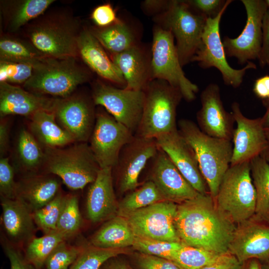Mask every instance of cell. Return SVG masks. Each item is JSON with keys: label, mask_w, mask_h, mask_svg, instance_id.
<instances>
[{"label": "cell", "mask_w": 269, "mask_h": 269, "mask_svg": "<svg viewBox=\"0 0 269 269\" xmlns=\"http://www.w3.org/2000/svg\"><path fill=\"white\" fill-rule=\"evenodd\" d=\"M174 225L184 245L219 255L229 253L237 226L218 208L209 193L178 204Z\"/></svg>", "instance_id": "cell-1"}, {"label": "cell", "mask_w": 269, "mask_h": 269, "mask_svg": "<svg viewBox=\"0 0 269 269\" xmlns=\"http://www.w3.org/2000/svg\"><path fill=\"white\" fill-rule=\"evenodd\" d=\"M178 127L179 132L196 153L201 172L215 200L223 177L230 166L232 141L209 136L189 120H180Z\"/></svg>", "instance_id": "cell-2"}, {"label": "cell", "mask_w": 269, "mask_h": 269, "mask_svg": "<svg viewBox=\"0 0 269 269\" xmlns=\"http://www.w3.org/2000/svg\"><path fill=\"white\" fill-rule=\"evenodd\" d=\"M143 91L142 115L134 134L155 138L177 130L176 109L183 98L180 91L167 82L158 79L150 81Z\"/></svg>", "instance_id": "cell-3"}, {"label": "cell", "mask_w": 269, "mask_h": 269, "mask_svg": "<svg viewBox=\"0 0 269 269\" xmlns=\"http://www.w3.org/2000/svg\"><path fill=\"white\" fill-rule=\"evenodd\" d=\"M256 199L250 161L230 165L215 199L218 208L237 226L254 216Z\"/></svg>", "instance_id": "cell-4"}, {"label": "cell", "mask_w": 269, "mask_h": 269, "mask_svg": "<svg viewBox=\"0 0 269 269\" xmlns=\"http://www.w3.org/2000/svg\"><path fill=\"white\" fill-rule=\"evenodd\" d=\"M44 154L48 171L58 176L73 190L82 189L92 183L101 169L85 142L65 148L46 147Z\"/></svg>", "instance_id": "cell-5"}, {"label": "cell", "mask_w": 269, "mask_h": 269, "mask_svg": "<svg viewBox=\"0 0 269 269\" xmlns=\"http://www.w3.org/2000/svg\"><path fill=\"white\" fill-rule=\"evenodd\" d=\"M159 26L170 31L183 67L199 49L207 18L194 11L185 0H170L167 9L156 18Z\"/></svg>", "instance_id": "cell-6"}, {"label": "cell", "mask_w": 269, "mask_h": 269, "mask_svg": "<svg viewBox=\"0 0 269 269\" xmlns=\"http://www.w3.org/2000/svg\"><path fill=\"white\" fill-rule=\"evenodd\" d=\"M174 39L170 31L159 25L154 27L150 58V81L158 79L167 82L180 91L183 98L190 102L195 99L199 89L185 76Z\"/></svg>", "instance_id": "cell-7"}, {"label": "cell", "mask_w": 269, "mask_h": 269, "mask_svg": "<svg viewBox=\"0 0 269 269\" xmlns=\"http://www.w3.org/2000/svg\"><path fill=\"white\" fill-rule=\"evenodd\" d=\"M74 58L46 57L34 68L24 87L38 93L68 97L89 78L87 73L76 64Z\"/></svg>", "instance_id": "cell-8"}, {"label": "cell", "mask_w": 269, "mask_h": 269, "mask_svg": "<svg viewBox=\"0 0 269 269\" xmlns=\"http://www.w3.org/2000/svg\"><path fill=\"white\" fill-rule=\"evenodd\" d=\"M233 1L227 0L217 16L206 20L202 37L201 45L191 62H197L204 69L215 67L221 73L224 83L234 88L239 87L243 82L246 71L256 69V65L249 61L242 69L233 68L228 63L220 33L221 17L229 5Z\"/></svg>", "instance_id": "cell-9"}, {"label": "cell", "mask_w": 269, "mask_h": 269, "mask_svg": "<svg viewBox=\"0 0 269 269\" xmlns=\"http://www.w3.org/2000/svg\"><path fill=\"white\" fill-rule=\"evenodd\" d=\"M177 205L176 203L165 200L133 212L125 217L136 237L180 242L174 225Z\"/></svg>", "instance_id": "cell-10"}, {"label": "cell", "mask_w": 269, "mask_h": 269, "mask_svg": "<svg viewBox=\"0 0 269 269\" xmlns=\"http://www.w3.org/2000/svg\"><path fill=\"white\" fill-rule=\"evenodd\" d=\"M247 20L241 34L235 38L225 36L222 41L226 56L235 57L244 64L259 59L263 42V22L268 9L265 0H242Z\"/></svg>", "instance_id": "cell-11"}, {"label": "cell", "mask_w": 269, "mask_h": 269, "mask_svg": "<svg viewBox=\"0 0 269 269\" xmlns=\"http://www.w3.org/2000/svg\"><path fill=\"white\" fill-rule=\"evenodd\" d=\"M93 99L95 105L105 108L118 122L135 133L143 113V90L119 89L98 83L94 87Z\"/></svg>", "instance_id": "cell-12"}, {"label": "cell", "mask_w": 269, "mask_h": 269, "mask_svg": "<svg viewBox=\"0 0 269 269\" xmlns=\"http://www.w3.org/2000/svg\"><path fill=\"white\" fill-rule=\"evenodd\" d=\"M134 135L110 114L104 112L97 114L90 146L101 169L112 168L121 149Z\"/></svg>", "instance_id": "cell-13"}, {"label": "cell", "mask_w": 269, "mask_h": 269, "mask_svg": "<svg viewBox=\"0 0 269 269\" xmlns=\"http://www.w3.org/2000/svg\"><path fill=\"white\" fill-rule=\"evenodd\" d=\"M158 150L155 138L136 134L124 146L112 168L118 172V188L121 194L132 191L137 187L141 172Z\"/></svg>", "instance_id": "cell-14"}, {"label": "cell", "mask_w": 269, "mask_h": 269, "mask_svg": "<svg viewBox=\"0 0 269 269\" xmlns=\"http://www.w3.org/2000/svg\"><path fill=\"white\" fill-rule=\"evenodd\" d=\"M232 113L237 128L233 138V153L230 165L250 161L259 156L269 144L261 118L249 119L242 113L238 103L231 105Z\"/></svg>", "instance_id": "cell-15"}, {"label": "cell", "mask_w": 269, "mask_h": 269, "mask_svg": "<svg viewBox=\"0 0 269 269\" xmlns=\"http://www.w3.org/2000/svg\"><path fill=\"white\" fill-rule=\"evenodd\" d=\"M155 139L158 148L165 152L186 180L199 193H209L196 153L178 129Z\"/></svg>", "instance_id": "cell-16"}, {"label": "cell", "mask_w": 269, "mask_h": 269, "mask_svg": "<svg viewBox=\"0 0 269 269\" xmlns=\"http://www.w3.org/2000/svg\"><path fill=\"white\" fill-rule=\"evenodd\" d=\"M33 46L45 56L63 59L75 57L78 54V35L64 23L48 21L34 26L29 32Z\"/></svg>", "instance_id": "cell-17"}, {"label": "cell", "mask_w": 269, "mask_h": 269, "mask_svg": "<svg viewBox=\"0 0 269 269\" xmlns=\"http://www.w3.org/2000/svg\"><path fill=\"white\" fill-rule=\"evenodd\" d=\"M200 98L201 107L197 113V121L201 131L212 137L232 140L235 120L232 112L224 108L219 86L209 84Z\"/></svg>", "instance_id": "cell-18"}, {"label": "cell", "mask_w": 269, "mask_h": 269, "mask_svg": "<svg viewBox=\"0 0 269 269\" xmlns=\"http://www.w3.org/2000/svg\"><path fill=\"white\" fill-rule=\"evenodd\" d=\"M150 179L165 200L177 204L192 199L199 193L186 180L168 156L158 150L151 159Z\"/></svg>", "instance_id": "cell-19"}, {"label": "cell", "mask_w": 269, "mask_h": 269, "mask_svg": "<svg viewBox=\"0 0 269 269\" xmlns=\"http://www.w3.org/2000/svg\"><path fill=\"white\" fill-rule=\"evenodd\" d=\"M229 252L241 263L252 259H269V225L254 219L236 226Z\"/></svg>", "instance_id": "cell-20"}, {"label": "cell", "mask_w": 269, "mask_h": 269, "mask_svg": "<svg viewBox=\"0 0 269 269\" xmlns=\"http://www.w3.org/2000/svg\"><path fill=\"white\" fill-rule=\"evenodd\" d=\"M53 112L74 140L84 142L90 137L95 121L92 108L86 101L77 98L56 100Z\"/></svg>", "instance_id": "cell-21"}, {"label": "cell", "mask_w": 269, "mask_h": 269, "mask_svg": "<svg viewBox=\"0 0 269 269\" xmlns=\"http://www.w3.org/2000/svg\"><path fill=\"white\" fill-rule=\"evenodd\" d=\"M112 168L100 169L89 189L86 202L88 218L94 223L107 221L118 214Z\"/></svg>", "instance_id": "cell-22"}, {"label": "cell", "mask_w": 269, "mask_h": 269, "mask_svg": "<svg viewBox=\"0 0 269 269\" xmlns=\"http://www.w3.org/2000/svg\"><path fill=\"white\" fill-rule=\"evenodd\" d=\"M56 100H50L25 91L6 82H0V113L32 116L37 111L53 112Z\"/></svg>", "instance_id": "cell-23"}, {"label": "cell", "mask_w": 269, "mask_h": 269, "mask_svg": "<svg viewBox=\"0 0 269 269\" xmlns=\"http://www.w3.org/2000/svg\"><path fill=\"white\" fill-rule=\"evenodd\" d=\"M77 47L83 61L95 73L107 80L125 87L126 82L121 72L91 31L84 30L79 34Z\"/></svg>", "instance_id": "cell-24"}, {"label": "cell", "mask_w": 269, "mask_h": 269, "mask_svg": "<svg viewBox=\"0 0 269 269\" xmlns=\"http://www.w3.org/2000/svg\"><path fill=\"white\" fill-rule=\"evenodd\" d=\"M111 58L125 79V89H145L150 81V59L141 46L137 44L123 52L112 55Z\"/></svg>", "instance_id": "cell-25"}, {"label": "cell", "mask_w": 269, "mask_h": 269, "mask_svg": "<svg viewBox=\"0 0 269 269\" xmlns=\"http://www.w3.org/2000/svg\"><path fill=\"white\" fill-rule=\"evenodd\" d=\"M1 205L3 227L12 241L29 242L34 238L35 228L32 212L22 200L1 197Z\"/></svg>", "instance_id": "cell-26"}, {"label": "cell", "mask_w": 269, "mask_h": 269, "mask_svg": "<svg viewBox=\"0 0 269 269\" xmlns=\"http://www.w3.org/2000/svg\"><path fill=\"white\" fill-rule=\"evenodd\" d=\"M59 187V181L53 177L33 176L17 184V198L33 212L53 199L58 193Z\"/></svg>", "instance_id": "cell-27"}, {"label": "cell", "mask_w": 269, "mask_h": 269, "mask_svg": "<svg viewBox=\"0 0 269 269\" xmlns=\"http://www.w3.org/2000/svg\"><path fill=\"white\" fill-rule=\"evenodd\" d=\"M135 237L127 219L116 215L107 220L95 233L91 243L102 249H125L133 246Z\"/></svg>", "instance_id": "cell-28"}, {"label": "cell", "mask_w": 269, "mask_h": 269, "mask_svg": "<svg viewBox=\"0 0 269 269\" xmlns=\"http://www.w3.org/2000/svg\"><path fill=\"white\" fill-rule=\"evenodd\" d=\"M53 112L41 110L31 116L30 128L33 135L46 147H58L74 141L72 136L59 127Z\"/></svg>", "instance_id": "cell-29"}, {"label": "cell", "mask_w": 269, "mask_h": 269, "mask_svg": "<svg viewBox=\"0 0 269 269\" xmlns=\"http://www.w3.org/2000/svg\"><path fill=\"white\" fill-rule=\"evenodd\" d=\"M256 194L255 214L251 218L269 225V164L263 155L250 161Z\"/></svg>", "instance_id": "cell-30"}, {"label": "cell", "mask_w": 269, "mask_h": 269, "mask_svg": "<svg viewBox=\"0 0 269 269\" xmlns=\"http://www.w3.org/2000/svg\"><path fill=\"white\" fill-rule=\"evenodd\" d=\"M91 32L112 55L123 52L137 44L133 31L121 20L107 27L95 28Z\"/></svg>", "instance_id": "cell-31"}, {"label": "cell", "mask_w": 269, "mask_h": 269, "mask_svg": "<svg viewBox=\"0 0 269 269\" xmlns=\"http://www.w3.org/2000/svg\"><path fill=\"white\" fill-rule=\"evenodd\" d=\"M163 200L165 199L155 184L148 180L119 203L117 215L126 217L133 212Z\"/></svg>", "instance_id": "cell-32"}, {"label": "cell", "mask_w": 269, "mask_h": 269, "mask_svg": "<svg viewBox=\"0 0 269 269\" xmlns=\"http://www.w3.org/2000/svg\"><path fill=\"white\" fill-rule=\"evenodd\" d=\"M0 61L26 63L34 68L47 57L34 46L15 39L4 37L0 41Z\"/></svg>", "instance_id": "cell-33"}, {"label": "cell", "mask_w": 269, "mask_h": 269, "mask_svg": "<svg viewBox=\"0 0 269 269\" xmlns=\"http://www.w3.org/2000/svg\"><path fill=\"white\" fill-rule=\"evenodd\" d=\"M65 236L55 230L38 238H33L25 251L26 261L36 269H40L55 248L66 240Z\"/></svg>", "instance_id": "cell-34"}, {"label": "cell", "mask_w": 269, "mask_h": 269, "mask_svg": "<svg viewBox=\"0 0 269 269\" xmlns=\"http://www.w3.org/2000/svg\"><path fill=\"white\" fill-rule=\"evenodd\" d=\"M222 255L183 245L173 256L172 261L183 269H201L215 263Z\"/></svg>", "instance_id": "cell-35"}, {"label": "cell", "mask_w": 269, "mask_h": 269, "mask_svg": "<svg viewBox=\"0 0 269 269\" xmlns=\"http://www.w3.org/2000/svg\"><path fill=\"white\" fill-rule=\"evenodd\" d=\"M82 223L77 197L73 195L64 196L56 230L68 239L78 232Z\"/></svg>", "instance_id": "cell-36"}, {"label": "cell", "mask_w": 269, "mask_h": 269, "mask_svg": "<svg viewBox=\"0 0 269 269\" xmlns=\"http://www.w3.org/2000/svg\"><path fill=\"white\" fill-rule=\"evenodd\" d=\"M17 148L19 159L26 169H34L44 162V152L34 136L25 130L19 134Z\"/></svg>", "instance_id": "cell-37"}, {"label": "cell", "mask_w": 269, "mask_h": 269, "mask_svg": "<svg viewBox=\"0 0 269 269\" xmlns=\"http://www.w3.org/2000/svg\"><path fill=\"white\" fill-rule=\"evenodd\" d=\"M126 253L125 249H102L93 246L84 248L70 269H100L110 259Z\"/></svg>", "instance_id": "cell-38"}, {"label": "cell", "mask_w": 269, "mask_h": 269, "mask_svg": "<svg viewBox=\"0 0 269 269\" xmlns=\"http://www.w3.org/2000/svg\"><path fill=\"white\" fill-rule=\"evenodd\" d=\"M53 0H25L19 1L12 11L10 27L15 30L43 13Z\"/></svg>", "instance_id": "cell-39"}, {"label": "cell", "mask_w": 269, "mask_h": 269, "mask_svg": "<svg viewBox=\"0 0 269 269\" xmlns=\"http://www.w3.org/2000/svg\"><path fill=\"white\" fill-rule=\"evenodd\" d=\"M64 199V196L58 193L46 205L32 212L35 224L45 234L56 230Z\"/></svg>", "instance_id": "cell-40"}, {"label": "cell", "mask_w": 269, "mask_h": 269, "mask_svg": "<svg viewBox=\"0 0 269 269\" xmlns=\"http://www.w3.org/2000/svg\"><path fill=\"white\" fill-rule=\"evenodd\" d=\"M183 246L173 242L135 237L132 246L139 253L165 258L172 261L176 252Z\"/></svg>", "instance_id": "cell-41"}, {"label": "cell", "mask_w": 269, "mask_h": 269, "mask_svg": "<svg viewBox=\"0 0 269 269\" xmlns=\"http://www.w3.org/2000/svg\"><path fill=\"white\" fill-rule=\"evenodd\" d=\"M84 247L71 246L65 241L60 243L47 258L46 269H68L76 261Z\"/></svg>", "instance_id": "cell-42"}, {"label": "cell", "mask_w": 269, "mask_h": 269, "mask_svg": "<svg viewBox=\"0 0 269 269\" xmlns=\"http://www.w3.org/2000/svg\"><path fill=\"white\" fill-rule=\"evenodd\" d=\"M33 69L28 64L0 61V82L24 84L31 77Z\"/></svg>", "instance_id": "cell-43"}, {"label": "cell", "mask_w": 269, "mask_h": 269, "mask_svg": "<svg viewBox=\"0 0 269 269\" xmlns=\"http://www.w3.org/2000/svg\"><path fill=\"white\" fill-rule=\"evenodd\" d=\"M12 167L8 158L1 157L0 160V192L1 197L8 199L17 198V184L14 181Z\"/></svg>", "instance_id": "cell-44"}, {"label": "cell", "mask_w": 269, "mask_h": 269, "mask_svg": "<svg viewBox=\"0 0 269 269\" xmlns=\"http://www.w3.org/2000/svg\"><path fill=\"white\" fill-rule=\"evenodd\" d=\"M134 262L138 269H183L171 260L140 253L135 254Z\"/></svg>", "instance_id": "cell-45"}, {"label": "cell", "mask_w": 269, "mask_h": 269, "mask_svg": "<svg viewBox=\"0 0 269 269\" xmlns=\"http://www.w3.org/2000/svg\"><path fill=\"white\" fill-rule=\"evenodd\" d=\"M185 1L194 11L208 18L217 16L223 8L226 0H190Z\"/></svg>", "instance_id": "cell-46"}, {"label": "cell", "mask_w": 269, "mask_h": 269, "mask_svg": "<svg viewBox=\"0 0 269 269\" xmlns=\"http://www.w3.org/2000/svg\"><path fill=\"white\" fill-rule=\"evenodd\" d=\"M91 17L100 27H105L119 22L121 20L117 16L113 7L110 3L97 6L93 10Z\"/></svg>", "instance_id": "cell-47"}, {"label": "cell", "mask_w": 269, "mask_h": 269, "mask_svg": "<svg viewBox=\"0 0 269 269\" xmlns=\"http://www.w3.org/2000/svg\"><path fill=\"white\" fill-rule=\"evenodd\" d=\"M3 248L10 262V269H33L32 268L33 266L26 261L25 258H23L18 249L12 245L4 243Z\"/></svg>", "instance_id": "cell-48"}, {"label": "cell", "mask_w": 269, "mask_h": 269, "mask_svg": "<svg viewBox=\"0 0 269 269\" xmlns=\"http://www.w3.org/2000/svg\"><path fill=\"white\" fill-rule=\"evenodd\" d=\"M258 60L262 66L269 65V8L266 12L263 19V42Z\"/></svg>", "instance_id": "cell-49"}, {"label": "cell", "mask_w": 269, "mask_h": 269, "mask_svg": "<svg viewBox=\"0 0 269 269\" xmlns=\"http://www.w3.org/2000/svg\"><path fill=\"white\" fill-rule=\"evenodd\" d=\"M242 265L243 263L229 253L222 255L215 263L201 269H241Z\"/></svg>", "instance_id": "cell-50"}, {"label": "cell", "mask_w": 269, "mask_h": 269, "mask_svg": "<svg viewBox=\"0 0 269 269\" xmlns=\"http://www.w3.org/2000/svg\"><path fill=\"white\" fill-rule=\"evenodd\" d=\"M253 91L255 95L265 101L269 100V75H266L257 79Z\"/></svg>", "instance_id": "cell-51"}, {"label": "cell", "mask_w": 269, "mask_h": 269, "mask_svg": "<svg viewBox=\"0 0 269 269\" xmlns=\"http://www.w3.org/2000/svg\"><path fill=\"white\" fill-rule=\"evenodd\" d=\"M169 1L146 0L143 3L145 9L151 12H157L160 10L164 11L167 8Z\"/></svg>", "instance_id": "cell-52"}, {"label": "cell", "mask_w": 269, "mask_h": 269, "mask_svg": "<svg viewBox=\"0 0 269 269\" xmlns=\"http://www.w3.org/2000/svg\"><path fill=\"white\" fill-rule=\"evenodd\" d=\"M7 126L5 123H1L0 125V153L2 157L6 152L8 143Z\"/></svg>", "instance_id": "cell-53"}, {"label": "cell", "mask_w": 269, "mask_h": 269, "mask_svg": "<svg viewBox=\"0 0 269 269\" xmlns=\"http://www.w3.org/2000/svg\"><path fill=\"white\" fill-rule=\"evenodd\" d=\"M116 257L108 260L100 269H133L128 264L121 260L116 259Z\"/></svg>", "instance_id": "cell-54"}, {"label": "cell", "mask_w": 269, "mask_h": 269, "mask_svg": "<svg viewBox=\"0 0 269 269\" xmlns=\"http://www.w3.org/2000/svg\"><path fill=\"white\" fill-rule=\"evenodd\" d=\"M241 269H263V268L259 260L252 259L244 262Z\"/></svg>", "instance_id": "cell-55"}, {"label": "cell", "mask_w": 269, "mask_h": 269, "mask_svg": "<svg viewBox=\"0 0 269 269\" xmlns=\"http://www.w3.org/2000/svg\"><path fill=\"white\" fill-rule=\"evenodd\" d=\"M267 110L264 116L261 118L263 125L265 129L269 128V100L266 101Z\"/></svg>", "instance_id": "cell-56"}, {"label": "cell", "mask_w": 269, "mask_h": 269, "mask_svg": "<svg viewBox=\"0 0 269 269\" xmlns=\"http://www.w3.org/2000/svg\"><path fill=\"white\" fill-rule=\"evenodd\" d=\"M263 155L269 164V144L266 150L262 154Z\"/></svg>", "instance_id": "cell-57"}, {"label": "cell", "mask_w": 269, "mask_h": 269, "mask_svg": "<svg viewBox=\"0 0 269 269\" xmlns=\"http://www.w3.org/2000/svg\"><path fill=\"white\" fill-rule=\"evenodd\" d=\"M263 269H269V259L265 261L261 262Z\"/></svg>", "instance_id": "cell-58"}, {"label": "cell", "mask_w": 269, "mask_h": 269, "mask_svg": "<svg viewBox=\"0 0 269 269\" xmlns=\"http://www.w3.org/2000/svg\"><path fill=\"white\" fill-rule=\"evenodd\" d=\"M265 132H266L267 137L268 140L269 141V128L265 129Z\"/></svg>", "instance_id": "cell-59"}, {"label": "cell", "mask_w": 269, "mask_h": 269, "mask_svg": "<svg viewBox=\"0 0 269 269\" xmlns=\"http://www.w3.org/2000/svg\"><path fill=\"white\" fill-rule=\"evenodd\" d=\"M265 1L268 5V8H269V0H266Z\"/></svg>", "instance_id": "cell-60"}]
</instances>
